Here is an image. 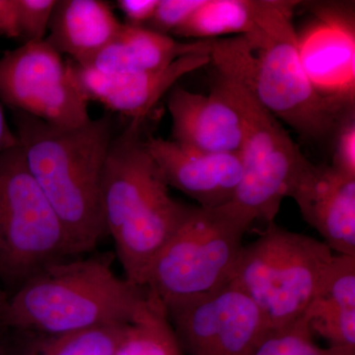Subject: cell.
I'll use <instances>...</instances> for the list:
<instances>
[{
    "label": "cell",
    "mask_w": 355,
    "mask_h": 355,
    "mask_svg": "<svg viewBox=\"0 0 355 355\" xmlns=\"http://www.w3.org/2000/svg\"><path fill=\"white\" fill-rule=\"evenodd\" d=\"M301 2L266 0L253 31L212 40L210 58L218 76L246 89L268 113L306 139L336 135L347 112L313 87L301 64L293 14Z\"/></svg>",
    "instance_id": "obj_1"
},
{
    "label": "cell",
    "mask_w": 355,
    "mask_h": 355,
    "mask_svg": "<svg viewBox=\"0 0 355 355\" xmlns=\"http://www.w3.org/2000/svg\"><path fill=\"white\" fill-rule=\"evenodd\" d=\"M12 113L14 132L28 170L64 224L77 254L90 253L106 235L101 183L114 137L112 116L62 128Z\"/></svg>",
    "instance_id": "obj_2"
},
{
    "label": "cell",
    "mask_w": 355,
    "mask_h": 355,
    "mask_svg": "<svg viewBox=\"0 0 355 355\" xmlns=\"http://www.w3.org/2000/svg\"><path fill=\"white\" fill-rule=\"evenodd\" d=\"M141 125L130 121L110 144L102 176L101 211L125 279L144 288L154 259L191 207L170 195L141 137Z\"/></svg>",
    "instance_id": "obj_3"
},
{
    "label": "cell",
    "mask_w": 355,
    "mask_h": 355,
    "mask_svg": "<svg viewBox=\"0 0 355 355\" xmlns=\"http://www.w3.org/2000/svg\"><path fill=\"white\" fill-rule=\"evenodd\" d=\"M109 254L74 257L33 275L10 295L0 324L17 333H69L128 324L141 309L146 291L114 272Z\"/></svg>",
    "instance_id": "obj_4"
},
{
    "label": "cell",
    "mask_w": 355,
    "mask_h": 355,
    "mask_svg": "<svg viewBox=\"0 0 355 355\" xmlns=\"http://www.w3.org/2000/svg\"><path fill=\"white\" fill-rule=\"evenodd\" d=\"M230 202L191 207L154 259L144 288L164 306L216 293L230 282L253 223Z\"/></svg>",
    "instance_id": "obj_5"
},
{
    "label": "cell",
    "mask_w": 355,
    "mask_h": 355,
    "mask_svg": "<svg viewBox=\"0 0 355 355\" xmlns=\"http://www.w3.org/2000/svg\"><path fill=\"white\" fill-rule=\"evenodd\" d=\"M333 254L324 242L275 222L243 247L228 284L257 305L268 330L304 316Z\"/></svg>",
    "instance_id": "obj_6"
},
{
    "label": "cell",
    "mask_w": 355,
    "mask_h": 355,
    "mask_svg": "<svg viewBox=\"0 0 355 355\" xmlns=\"http://www.w3.org/2000/svg\"><path fill=\"white\" fill-rule=\"evenodd\" d=\"M78 256L19 144L0 154V282L12 293L44 268Z\"/></svg>",
    "instance_id": "obj_7"
},
{
    "label": "cell",
    "mask_w": 355,
    "mask_h": 355,
    "mask_svg": "<svg viewBox=\"0 0 355 355\" xmlns=\"http://www.w3.org/2000/svg\"><path fill=\"white\" fill-rule=\"evenodd\" d=\"M244 119L242 178L231 205L252 220L272 223L306 158L280 121L240 84L219 76Z\"/></svg>",
    "instance_id": "obj_8"
},
{
    "label": "cell",
    "mask_w": 355,
    "mask_h": 355,
    "mask_svg": "<svg viewBox=\"0 0 355 355\" xmlns=\"http://www.w3.org/2000/svg\"><path fill=\"white\" fill-rule=\"evenodd\" d=\"M0 101L57 127H79L91 120L90 100L73 64L46 40L28 42L0 58Z\"/></svg>",
    "instance_id": "obj_9"
},
{
    "label": "cell",
    "mask_w": 355,
    "mask_h": 355,
    "mask_svg": "<svg viewBox=\"0 0 355 355\" xmlns=\"http://www.w3.org/2000/svg\"><path fill=\"white\" fill-rule=\"evenodd\" d=\"M164 308L186 355H252L268 331L257 305L230 284Z\"/></svg>",
    "instance_id": "obj_10"
},
{
    "label": "cell",
    "mask_w": 355,
    "mask_h": 355,
    "mask_svg": "<svg viewBox=\"0 0 355 355\" xmlns=\"http://www.w3.org/2000/svg\"><path fill=\"white\" fill-rule=\"evenodd\" d=\"M314 20L297 33L301 64L318 94L354 112V4L312 2Z\"/></svg>",
    "instance_id": "obj_11"
},
{
    "label": "cell",
    "mask_w": 355,
    "mask_h": 355,
    "mask_svg": "<svg viewBox=\"0 0 355 355\" xmlns=\"http://www.w3.org/2000/svg\"><path fill=\"white\" fill-rule=\"evenodd\" d=\"M146 142L168 187L205 209L232 202L242 178L240 153H205L161 137H148Z\"/></svg>",
    "instance_id": "obj_12"
},
{
    "label": "cell",
    "mask_w": 355,
    "mask_h": 355,
    "mask_svg": "<svg viewBox=\"0 0 355 355\" xmlns=\"http://www.w3.org/2000/svg\"><path fill=\"white\" fill-rule=\"evenodd\" d=\"M174 141L205 153H240L244 119L220 78L209 95L175 87L168 98Z\"/></svg>",
    "instance_id": "obj_13"
},
{
    "label": "cell",
    "mask_w": 355,
    "mask_h": 355,
    "mask_svg": "<svg viewBox=\"0 0 355 355\" xmlns=\"http://www.w3.org/2000/svg\"><path fill=\"white\" fill-rule=\"evenodd\" d=\"M288 197L327 246L355 257V178L306 159Z\"/></svg>",
    "instance_id": "obj_14"
},
{
    "label": "cell",
    "mask_w": 355,
    "mask_h": 355,
    "mask_svg": "<svg viewBox=\"0 0 355 355\" xmlns=\"http://www.w3.org/2000/svg\"><path fill=\"white\" fill-rule=\"evenodd\" d=\"M210 62V55L198 53L179 58L167 69L139 73H103L72 64L79 84L90 101L99 102L132 121L144 123L151 109L179 79Z\"/></svg>",
    "instance_id": "obj_15"
},
{
    "label": "cell",
    "mask_w": 355,
    "mask_h": 355,
    "mask_svg": "<svg viewBox=\"0 0 355 355\" xmlns=\"http://www.w3.org/2000/svg\"><path fill=\"white\" fill-rule=\"evenodd\" d=\"M211 44L212 40L182 43L148 28L123 24L116 37L80 67L103 73L159 71L187 55H210Z\"/></svg>",
    "instance_id": "obj_16"
},
{
    "label": "cell",
    "mask_w": 355,
    "mask_h": 355,
    "mask_svg": "<svg viewBox=\"0 0 355 355\" xmlns=\"http://www.w3.org/2000/svg\"><path fill=\"white\" fill-rule=\"evenodd\" d=\"M121 26L109 4L101 0H60L44 40L60 55L83 65L116 37Z\"/></svg>",
    "instance_id": "obj_17"
},
{
    "label": "cell",
    "mask_w": 355,
    "mask_h": 355,
    "mask_svg": "<svg viewBox=\"0 0 355 355\" xmlns=\"http://www.w3.org/2000/svg\"><path fill=\"white\" fill-rule=\"evenodd\" d=\"M266 6V0H205L174 34L200 41L248 34L256 28Z\"/></svg>",
    "instance_id": "obj_18"
},
{
    "label": "cell",
    "mask_w": 355,
    "mask_h": 355,
    "mask_svg": "<svg viewBox=\"0 0 355 355\" xmlns=\"http://www.w3.org/2000/svg\"><path fill=\"white\" fill-rule=\"evenodd\" d=\"M128 324H106L55 335L20 333L26 340L17 355H114Z\"/></svg>",
    "instance_id": "obj_19"
},
{
    "label": "cell",
    "mask_w": 355,
    "mask_h": 355,
    "mask_svg": "<svg viewBox=\"0 0 355 355\" xmlns=\"http://www.w3.org/2000/svg\"><path fill=\"white\" fill-rule=\"evenodd\" d=\"M146 293V302L128 323L114 355H184L165 308Z\"/></svg>",
    "instance_id": "obj_20"
},
{
    "label": "cell",
    "mask_w": 355,
    "mask_h": 355,
    "mask_svg": "<svg viewBox=\"0 0 355 355\" xmlns=\"http://www.w3.org/2000/svg\"><path fill=\"white\" fill-rule=\"evenodd\" d=\"M313 301L355 310V257L333 256Z\"/></svg>",
    "instance_id": "obj_21"
},
{
    "label": "cell",
    "mask_w": 355,
    "mask_h": 355,
    "mask_svg": "<svg viewBox=\"0 0 355 355\" xmlns=\"http://www.w3.org/2000/svg\"><path fill=\"white\" fill-rule=\"evenodd\" d=\"M305 316L312 333L316 331L331 345L355 347V310L312 301Z\"/></svg>",
    "instance_id": "obj_22"
},
{
    "label": "cell",
    "mask_w": 355,
    "mask_h": 355,
    "mask_svg": "<svg viewBox=\"0 0 355 355\" xmlns=\"http://www.w3.org/2000/svg\"><path fill=\"white\" fill-rule=\"evenodd\" d=\"M305 315L297 321L268 330L252 355H320Z\"/></svg>",
    "instance_id": "obj_23"
},
{
    "label": "cell",
    "mask_w": 355,
    "mask_h": 355,
    "mask_svg": "<svg viewBox=\"0 0 355 355\" xmlns=\"http://www.w3.org/2000/svg\"><path fill=\"white\" fill-rule=\"evenodd\" d=\"M57 2V0H16L20 39L24 43L46 39Z\"/></svg>",
    "instance_id": "obj_24"
},
{
    "label": "cell",
    "mask_w": 355,
    "mask_h": 355,
    "mask_svg": "<svg viewBox=\"0 0 355 355\" xmlns=\"http://www.w3.org/2000/svg\"><path fill=\"white\" fill-rule=\"evenodd\" d=\"M205 0H159L148 29L168 35L182 27L202 6Z\"/></svg>",
    "instance_id": "obj_25"
},
{
    "label": "cell",
    "mask_w": 355,
    "mask_h": 355,
    "mask_svg": "<svg viewBox=\"0 0 355 355\" xmlns=\"http://www.w3.org/2000/svg\"><path fill=\"white\" fill-rule=\"evenodd\" d=\"M336 148L331 167L347 176L355 178L354 114L345 118L336 132Z\"/></svg>",
    "instance_id": "obj_26"
},
{
    "label": "cell",
    "mask_w": 355,
    "mask_h": 355,
    "mask_svg": "<svg viewBox=\"0 0 355 355\" xmlns=\"http://www.w3.org/2000/svg\"><path fill=\"white\" fill-rule=\"evenodd\" d=\"M159 0H119L118 7L130 26L144 27L153 17Z\"/></svg>",
    "instance_id": "obj_27"
},
{
    "label": "cell",
    "mask_w": 355,
    "mask_h": 355,
    "mask_svg": "<svg viewBox=\"0 0 355 355\" xmlns=\"http://www.w3.org/2000/svg\"><path fill=\"white\" fill-rule=\"evenodd\" d=\"M0 35L8 39H20L16 0H0Z\"/></svg>",
    "instance_id": "obj_28"
},
{
    "label": "cell",
    "mask_w": 355,
    "mask_h": 355,
    "mask_svg": "<svg viewBox=\"0 0 355 355\" xmlns=\"http://www.w3.org/2000/svg\"><path fill=\"white\" fill-rule=\"evenodd\" d=\"M18 144L14 130L9 128L8 123L0 101V154Z\"/></svg>",
    "instance_id": "obj_29"
},
{
    "label": "cell",
    "mask_w": 355,
    "mask_h": 355,
    "mask_svg": "<svg viewBox=\"0 0 355 355\" xmlns=\"http://www.w3.org/2000/svg\"><path fill=\"white\" fill-rule=\"evenodd\" d=\"M320 355H355L354 345H331L320 349Z\"/></svg>",
    "instance_id": "obj_30"
},
{
    "label": "cell",
    "mask_w": 355,
    "mask_h": 355,
    "mask_svg": "<svg viewBox=\"0 0 355 355\" xmlns=\"http://www.w3.org/2000/svg\"><path fill=\"white\" fill-rule=\"evenodd\" d=\"M7 295L3 289L0 286V316H1L2 311L4 309V306L6 304Z\"/></svg>",
    "instance_id": "obj_31"
},
{
    "label": "cell",
    "mask_w": 355,
    "mask_h": 355,
    "mask_svg": "<svg viewBox=\"0 0 355 355\" xmlns=\"http://www.w3.org/2000/svg\"><path fill=\"white\" fill-rule=\"evenodd\" d=\"M3 328V327L0 324V329ZM0 355H8V352H6V347H3L1 342H0Z\"/></svg>",
    "instance_id": "obj_32"
}]
</instances>
